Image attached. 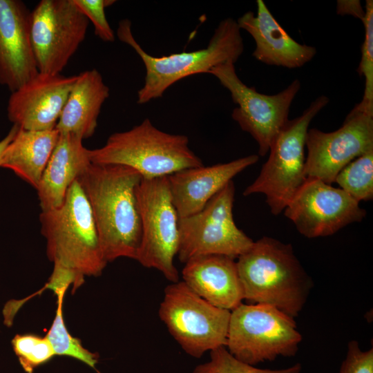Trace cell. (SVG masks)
<instances>
[{"mask_svg": "<svg viewBox=\"0 0 373 373\" xmlns=\"http://www.w3.org/2000/svg\"><path fill=\"white\" fill-rule=\"evenodd\" d=\"M142 178L126 166L95 163L77 178L107 263L119 258L136 260L142 237L137 190Z\"/></svg>", "mask_w": 373, "mask_h": 373, "instance_id": "obj_1", "label": "cell"}, {"mask_svg": "<svg viewBox=\"0 0 373 373\" xmlns=\"http://www.w3.org/2000/svg\"><path fill=\"white\" fill-rule=\"evenodd\" d=\"M209 361L195 367L193 373H300V363L284 369H261L235 358L225 346L210 352Z\"/></svg>", "mask_w": 373, "mask_h": 373, "instance_id": "obj_26", "label": "cell"}, {"mask_svg": "<svg viewBox=\"0 0 373 373\" xmlns=\"http://www.w3.org/2000/svg\"><path fill=\"white\" fill-rule=\"evenodd\" d=\"M82 140L72 133H59L36 189L41 211L60 207L70 185L91 164Z\"/></svg>", "mask_w": 373, "mask_h": 373, "instance_id": "obj_20", "label": "cell"}, {"mask_svg": "<svg viewBox=\"0 0 373 373\" xmlns=\"http://www.w3.org/2000/svg\"><path fill=\"white\" fill-rule=\"evenodd\" d=\"M336 12L338 15H350L361 21L365 16V10L358 0L337 1Z\"/></svg>", "mask_w": 373, "mask_h": 373, "instance_id": "obj_30", "label": "cell"}, {"mask_svg": "<svg viewBox=\"0 0 373 373\" xmlns=\"http://www.w3.org/2000/svg\"><path fill=\"white\" fill-rule=\"evenodd\" d=\"M65 294L59 293L56 295L57 304L55 316L46 336L53 348L55 356H70L95 368L98 362V354L86 349L82 345L81 340L73 336L66 328L63 314Z\"/></svg>", "mask_w": 373, "mask_h": 373, "instance_id": "obj_23", "label": "cell"}, {"mask_svg": "<svg viewBox=\"0 0 373 373\" xmlns=\"http://www.w3.org/2000/svg\"><path fill=\"white\" fill-rule=\"evenodd\" d=\"M89 21L73 0H41L30 12V31L39 73L61 74L86 37Z\"/></svg>", "mask_w": 373, "mask_h": 373, "instance_id": "obj_12", "label": "cell"}, {"mask_svg": "<svg viewBox=\"0 0 373 373\" xmlns=\"http://www.w3.org/2000/svg\"><path fill=\"white\" fill-rule=\"evenodd\" d=\"M77 75L38 73L8 101V119L29 131L55 128Z\"/></svg>", "mask_w": 373, "mask_h": 373, "instance_id": "obj_15", "label": "cell"}, {"mask_svg": "<svg viewBox=\"0 0 373 373\" xmlns=\"http://www.w3.org/2000/svg\"><path fill=\"white\" fill-rule=\"evenodd\" d=\"M256 15L251 11L236 21L240 29L249 32L256 42L253 57L267 65L289 69L310 61L316 48L297 42L274 18L262 0H257Z\"/></svg>", "mask_w": 373, "mask_h": 373, "instance_id": "obj_18", "label": "cell"}, {"mask_svg": "<svg viewBox=\"0 0 373 373\" xmlns=\"http://www.w3.org/2000/svg\"><path fill=\"white\" fill-rule=\"evenodd\" d=\"M79 10L90 21L95 34L105 42H113L115 35L105 14V9L113 5L114 0H73Z\"/></svg>", "mask_w": 373, "mask_h": 373, "instance_id": "obj_28", "label": "cell"}, {"mask_svg": "<svg viewBox=\"0 0 373 373\" xmlns=\"http://www.w3.org/2000/svg\"><path fill=\"white\" fill-rule=\"evenodd\" d=\"M235 186L229 182L199 212L179 218L180 262L201 256L222 255L233 259L254 242L236 224L233 216Z\"/></svg>", "mask_w": 373, "mask_h": 373, "instance_id": "obj_10", "label": "cell"}, {"mask_svg": "<svg viewBox=\"0 0 373 373\" xmlns=\"http://www.w3.org/2000/svg\"><path fill=\"white\" fill-rule=\"evenodd\" d=\"M338 373H373V348L363 351L357 341H350Z\"/></svg>", "mask_w": 373, "mask_h": 373, "instance_id": "obj_29", "label": "cell"}, {"mask_svg": "<svg viewBox=\"0 0 373 373\" xmlns=\"http://www.w3.org/2000/svg\"><path fill=\"white\" fill-rule=\"evenodd\" d=\"M59 137L56 129L29 131L19 128L0 160V167L12 171L35 189Z\"/></svg>", "mask_w": 373, "mask_h": 373, "instance_id": "obj_22", "label": "cell"}, {"mask_svg": "<svg viewBox=\"0 0 373 373\" xmlns=\"http://www.w3.org/2000/svg\"><path fill=\"white\" fill-rule=\"evenodd\" d=\"M11 344L21 366L26 373H33L37 367L46 363L55 356L46 336L18 334L13 337Z\"/></svg>", "mask_w": 373, "mask_h": 373, "instance_id": "obj_25", "label": "cell"}, {"mask_svg": "<svg viewBox=\"0 0 373 373\" xmlns=\"http://www.w3.org/2000/svg\"><path fill=\"white\" fill-rule=\"evenodd\" d=\"M117 35L133 48L145 66L144 84L137 92L140 104L162 97L170 86L184 77L209 73L213 67L225 63L235 64L244 50L240 29L230 17L220 22L206 48L168 56L154 57L144 51L133 37L131 22L127 19L119 21Z\"/></svg>", "mask_w": 373, "mask_h": 373, "instance_id": "obj_4", "label": "cell"}, {"mask_svg": "<svg viewBox=\"0 0 373 373\" xmlns=\"http://www.w3.org/2000/svg\"><path fill=\"white\" fill-rule=\"evenodd\" d=\"M108 86L96 69L77 75L55 128L82 140L94 134L101 108L109 97Z\"/></svg>", "mask_w": 373, "mask_h": 373, "instance_id": "obj_21", "label": "cell"}, {"mask_svg": "<svg viewBox=\"0 0 373 373\" xmlns=\"http://www.w3.org/2000/svg\"><path fill=\"white\" fill-rule=\"evenodd\" d=\"M18 128L19 127L17 126L13 125L5 137L0 140V160L4 150L15 137Z\"/></svg>", "mask_w": 373, "mask_h": 373, "instance_id": "obj_31", "label": "cell"}, {"mask_svg": "<svg viewBox=\"0 0 373 373\" xmlns=\"http://www.w3.org/2000/svg\"><path fill=\"white\" fill-rule=\"evenodd\" d=\"M46 255L53 265L73 274L82 286L86 276H99L107 262L88 199L77 179L62 204L39 214Z\"/></svg>", "mask_w": 373, "mask_h": 373, "instance_id": "obj_3", "label": "cell"}, {"mask_svg": "<svg viewBox=\"0 0 373 373\" xmlns=\"http://www.w3.org/2000/svg\"><path fill=\"white\" fill-rule=\"evenodd\" d=\"M258 160V155H250L227 163L189 168L169 175V186L179 218L200 211L236 175Z\"/></svg>", "mask_w": 373, "mask_h": 373, "instance_id": "obj_17", "label": "cell"}, {"mask_svg": "<svg viewBox=\"0 0 373 373\" xmlns=\"http://www.w3.org/2000/svg\"><path fill=\"white\" fill-rule=\"evenodd\" d=\"M209 73L229 91L233 103L238 105L232 111L233 119L256 141L258 154L266 155L289 119L290 106L300 88V81L295 79L285 89L269 95L245 84L231 62L216 66Z\"/></svg>", "mask_w": 373, "mask_h": 373, "instance_id": "obj_11", "label": "cell"}, {"mask_svg": "<svg viewBox=\"0 0 373 373\" xmlns=\"http://www.w3.org/2000/svg\"><path fill=\"white\" fill-rule=\"evenodd\" d=\"M305 146L306 178L332 184L346 165L373 151V111L357 104L338 129L329 133L308 129Z\"/></svg>", "mask_w": 373, "mask_h": 373, "instance_id": "obj_13", "label": "cell"}, {"mask_svg": "<svg viewBox=\"0 0 373 373\" xmlns=\"http://www.w3.org/2000/svg\"><path fill=\"white\" fill-rule=\"evenodd\" d=\"M158 315L169 332L189 355L226 346L231 311L209 303L183 281L164 289Z\"/></svg>", "mask_w": 373, "mask_h": 373, "instance_id": "obj_8", "label": "cell"}, {"mask_svg": "<svg viewBox=\"0 0 373 373\" xmlns=\"http://www.w3.org/2000/svg\"><path fill=\"white\" fill-rule=\"evenodd\" d=\"M236 264L245 300L273 306L292 318L298 316L313 282L290 244L263 236Z\"/></svg>", "mask_w": 373, "mask_h": 373, "instance_id": "obj_2", "label": "cell"}, {"mask_svg": "<svg viewBox=\"0 0 373 373\" xmlns=\"http://www.w3.org/2000/svg\"><path fill=\"white\" fill-rule=\"evenodd\" d=\"M298 231L308 238L329 236L366 215L359 202L340 188L307 178L284 209Z\"/></svg>", "mask_w": 373, "mask_h": 373, "instance_id": "obj_14", "label": "cell"}, {"mask_svg": "<svg viewBox=\"0 0 373 373\" xmlns=\"http://www.w3.org/2000/svg\"><path fill=\"white\" fill-rule=\"evenodd\" d=\"M30 11L19 0H0V84L11 92L38 73L30 31Z\"/></svg>", "mask_w": 373, "mask_h": 373, "instance_id": "obj_16", "label": "cell"}, {"mask_svg": "<svg viewBox=\"0 0 373 373\" xmlns=\"http://www.w3.org/2000/svg\"><path fill=\"white\" fill-rule=\"evenodd\" d=\"M302 335L294 318L264 304H243L231 311L226 348L251 365L296 355Z\"/></svg>", "mask_w": 373, "mask_h": 373, "instance_id": "obj_7", "label": "cell"}, {"mask_svg": "<svg viewBox=\"0 0 373 373\" xmlns=\"http://www.w3.org/2000/svg\"><path fill=\"white\" fill-rule=\"evenodd\" d=\"M142 237L136 260L179 281L174 258L179 247V216L173 204L168 176L142 178L137 190Z\"/></svg>", "mask_w": 373, "mask_h": 373, "instance_id": "obj_9", "label": "cell"}, {"mask_svg": "<svg viewBox=\"0 0 373 373\" xmlns=\"http://www.w3.org/2000/svg\"><path fill=\"white\" fill-rule=\"evenodd\" d=\"M334 182L357 202L373 198V151L352 160L336 175Z\"/></svg>", "mask_w": 373, "mask_h": 373, "instance_id": "obj_24", "label": "cell"}, {"mask_svg": "<svg viewBox=\"0 0 373 373\" xmlns=\"http://www.w3.org/2000/svg\"><path fill=\"white\" fill-rule=\"evenodd\" d=\"M189 143L187 136L162 131L146 118L130 130L111 135L102 146L89 149V157L91 163L123 165L143 178H155L204 165Z\"/></svg>", "mask_w": 373, "mask_h": 373, "instance_id": "obj_5", "label": "cell"}, {"mask_svg": "<svg viewBox=\"0 0 373 373\" xmlns=\"http://www.w3.org/2000/svg\"><path fill=\"white\" fill-rule=\"evenodd\" d=\"M329 102L327 96H319L300 116L288 119L271 144L258 176L243 191L245 196L262 193L272 214L284 211L307 179L305 147L309 124Z\"/></svg>", "mask_w": 373, "mask_h": 373, "instance_id": "obj_6", "label": "cell"}, {"mask_svg": "<svg viewBox=\"0 0 373 373\" xmlns=\"http://www.w3.org/2000/svg\"><path fill=\"white\" fill-rule=\"evenodd\" d=\"M365 28V38L361 46V60L357 71L365 78V89L359 104L373 110V1L367 0L365 16L362 20Z\"/></svg>", "mask_w": 373, "mask_h": 373, "instance_id": "obj_27", "label": "cell"}, {"mask_svg": "<svg viewBox=\"0 0 373 373\" xmlns=\"http://www.w3.org/2000/svg\"><path fill=\"white\" fill-rule=\"evenodd\" d=\"M183 282L213 305L232 311L244 300L235 259L222 255L193 258L184 263Z\"/></svg>", "mask_w": 373, "mask_h": 373, "instance_id": "obj_19", "label": "cell"}]
</instances>
